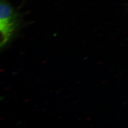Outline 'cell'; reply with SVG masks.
Masks as SVG:
<instances>
[{
  "label": "cell",
  "mask_w": 128,
  "mask_h": 128,
  "mask_svg": "<svg viewBox=\"0 0 128 128\" xmlns=\"http://www.w3.org/2000/svg\"><path fill=\"white\" fill-rule=\"evenodd\" d=\"M20 26L18 13L6 0L0 5V47H5L13 38Z\"/></svg>",
  "instance_id": "6da1fadb"
}]
</instances>
